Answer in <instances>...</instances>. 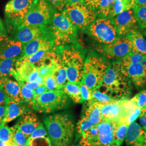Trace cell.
<instances>
[{
    "mask_svg": "<svg viewBox=\"0 0 146 146\" xmlns=\"http://www.w3.org/2000/svg\"><path fill=\"white\" fill-rule=\"evenodd\" d=\"M43 121L52 146H70L76 129L72 115L56 113L46 116Z\"/></svg>",
    "mask_w": 146,
    "mask_h": 146,
    "instance_id": "6da1fadb",
    "label": "cell"
},
{
    "mask_svg": "<svg viewBox=\"0 0 146 146\" xmlns=\"http://www.w3.org/2000/svg\"><path fill=\"white\" fill-rule=\"evenodd\" d=\"M55 50L66 71L68 82L80 84L84 76L86 59L84 49L75 43L55 47Z\"/></svg>",
    "mask_w": 146,
    "mask_h": 146,
    "instance_id": "7a4b0ae2",
    "label": "cell"
},
{
    "mask_svg": "<svg viewBox=\"0 0 146 146\" xmlns=\"http://www.w3.org/2000/svg\"><path fill=\"white\" fill-rule=\"evenodd\" d=\"M131 80L122 71L119 60L110 63L100 88L104 87V93L116 99H128L131 94Z\"/></svg>",
    "mask_w": 146,
    "mask_h": 146,
    "instance_id": "3957f363",
    "label": "cell"
},
{
    "mask_svg": "<svg viewBox=\"0 0 146 146\" xmlns=\"http://www.w3.org/2000/svg\"><path fill=\"white\" fill-rule=\"evenodd\" d=\"M110 63L101 55L90 52L85 59L84 76L81 82L92 90L99 89Z\"/></svg>",
    "mask_w": 146,
    "mask_h": 146,
    "instance_id": "277c9868",
    "label": "cell"
},
{
    "mask_svg": "<svg viewBox=\"0 0 146 146\" xmlns=\"http://www.w3.org/2000/svg\"><path fill=\"white\" fill-rule=\"evenodd\" d=\"M50 26L55 47L76 43L78 29L62 12L54 11Z\"/></svg>",
    "mask_w": 146,
    "mask_h": 146,
    "instance_id": "5b68a950",
    "label": "cell"
},
{
    "mask_svg": "<svg viewBox=\"0 0 146 146\" xmlns=\"http://www.w3.org/2000/svg\"><path fill=\"white\" fill-rule=\"evenodd\" d=\"M69 104V98L62 89L47 91L35 95L33 110L41 113L50 114L67 108Z\"/></svg>",
    "mask_w": 146,
    "mask_h": 146,
    "instance_id": "8992f818",
    "label": "cell"
},
{
    "mask_svg": "<svg viewBox=\"0 0 146 146\" xmlns=\"http://www.w3.org/2000/svg\"><path fill=\"white\" fill-rule=\"evenodd\" d=\"M62 13L78 29L84 31L88 29L97 17L96 11L82 2L67 4Z\"/></svg>",
    "mask_w": 146,
    "mask_h": 146,
    "instance_id": "52a82bcc",
    "label": "cell"
},
{
    "mask_svg": "<svg viewBox=\"0 0 146 146\" xmlns=\"http://www.w3.org/2000/svg\"><path fill=\"white\" fill-rule=\"evenodd\" d=\"M85 31L101 44L111 43L119 37L110 17H97Z\"/></svg>",
    "mask_w": 146,
    "mask_h": 146,
    "instance_id": "ba28073f",
    "label": "cell"
},
{
    "mask_svg": "<svg viewBox=\"0 0 146 146\" xmlns=\"http://www.w3.org/2000/svg\"><path fill=\"white\" fill-rule=\"evenodd\" d=\"M54 11L48 0H37L16 29L27 26L49 25Z\"/></svg>",
    "mask_w": 146,
    "mask_h": 146,
    "instance_id": "9c48e42d",
    "label": "cell"
},
{
    "mask_svg": "<svg viewBox=\"0 0 146 146\" xmlns=\"http://www.w3.org/2000/svg\"><path fill=\"white\" fill-rule=\"evenodd\" d=\"M37 0H11L5 5V21L9 31H14Z\"/></svg>",
    "mask_w": 146,
    "mask_h": 146,
    "instance_id": "30bf717a",
    "label": "cell"
},
{
    "mask_svg": "<svg viewBox=\"0 0 146 146\" xmlns=\"http://www.w3.org/2000/svg\"><path fill=\"white\" fill-rule=\"evenodd\" d=\"M135 106L128 99L115 100L110 104L102 105L101 107V116L102 120L118 122L125 120Z\"/></svg>",
    "mask_w": 146,
    "mask_h": 146,
    "instance_id": "8fae6325",
    "label": "cell"
},
{
    "mask_svg": "<svg viewBox=\"0 0 146 146\" xmlns=\"http://www.w3.org/2000/svg\"><path fill=\"white\" fill-rule=\"evenodd\" d=\"M96 49L109 61H119L131 53V41L126 35L119 37L111 43L97 45Z\"/></svg>",
    "mask_w": 146,
    "mask_h": 146,
    "instance_id": "7c38bea8",
    "label": "cell"
},
{
    "mask_svg": "<svg viewBox=\"0 0 146 146\" xmlns=\"http://www.w3.org/2000/svg\"><path fill=\"white\" fill-rule=\"evenodd\" d=\"M12 32L13 37L21 42L23 46L38 38L53 37L50 25L22 27Z\"/></svg>",
    "mask_w": 146,
    "mask_h": 146,
    "instance_id": "4fadbf2b",
    "label": "cell"
},
{
    "mask_svg": "<svg viewBox=\"0 0 146 146\" xmlns=\"http://www.w3.org/2000/svg\"><path fill=\"white\" fill-rule=\"evenodd\" d=\"M120 63L122 71L136 88H143L146 87V60L139 63Z\"/></svg>",
    "mask_w": 146,
    "mask_h": 146,
    "instance_id": "5bb4252c",
    "label": "cell"
},
{
    "mask_svg": "<svg viewBox=\"0 0 146 146\" xmlns=\"http://www.w3.org/2000/svg\"><path fill=\"white\" fill-rule=\"evenodd\" d=\"M119 37L127 35L136 29L137 21L133 9L124 11L111 18Z\"/></svg>",
    "mask_w": 146,
    "mask_h": 146,
    "instance_id": "9a60e30c",
    "label": "cell"
},
{
    "mask_svg": "<svg viewBox=\"0 0 146 146\" xmlns=\"http://www.w3.org/2000/svg\"><path fill=\"white\" fill-rule=\"evenodd\" d=\"M23 44L8 36L5 33L0 36V60L19 58L21 56Z\"/></svg>",
    "mask_w": 146,
    "mask_h": 146,
    "instance_id": "2e32d148",
    "label": "cell"
},
{
    "mask_svg": "<svg viewBox=\"0 0 146 146\" xmlns=\"http://www.w3.org/2000/svg\"><path fill=\"white\" fill-rule=\"evenodd\" d=\"M13 75L19 83L21 82H34L36 81L40 76V73L38 68L34 64L17 59Z\"/></svg>",
    "mask_w": 146,
    "mask_h": 146,
    "instance_id": "e0dca14e",
    "label": "cell"
},
{
    "mask_svg": "<svg viewBox=\"0 0 146 146\" xmlns=\"http://www.w3.org/2000/svg\"><path fill=\"white\" fill-rule=\"evenodd\" d=\"M53 37H41L32 40L23 46L21 56L19 59H23L42 50H52L55 48Z\"/></svg>",
    "mask_w": 146,
    "mask_h": 146,
    "instance_id": "ac0fdd59",
    "label": "cell"
},
{
    "mask_svg": "<svg viewBox=\"0 0 146 146\" xmlns=\"http://www.w3.org/2000/svg\"><path fill=\"white\" fill-rule=\"evenodd\" d=\"M117 122L102 120L98 125V134L94 146H111L114 143V135Z\"/></svg>",
    "mask_w": 146,
    "mask_h": 146,
    "instance_id": "d6986e66",
    "label": "cell"
},
{
    "mask_svg": "<svg viewBox=\"0 0 146 146\" xmlns=\"http://www.w3.org/2000/svg\"><path fill=\"white\" fill-rule=\"evenodd\" d=\"M128 146H146V131L135 121L129 124L125 139Z\"/></svg>",
    "mask_w": 146,
    "mask_h": 146,
    "instance_id": "ffe728a7",
    "label": "cell"
},
{
    "mask_svg": "<svg viewBox=\"0 0 146 146\" xmlns=\"http://www.w3.org/2000/svg\"><path fill=\"white\" fill-rule=\"evenodd\" d=\"M40 123L37 115L29 110L20 116L15 126L29 138Z\"/></svg>",
    "mask_w": 146,
    "mask_h": 146,
    "instance_id": "44dd1931",
    "label": "cell"
},
{
    "mask_svg": "<svg viewBox=\"0 0 146 146\" xmlns=\"http://www.w3.org/2000/svg\"><path fill=\"white\" fill-rule=\"evenodd\" d=\"M81 115L87 117L94 125H98L102 121L101 107L103 104H100L92 100L85 101Z\"/></svg>",
    "mask_w": 146,
    "mask_h": 146,
    "instance_id": "7402d4cb",
    "label": "cell"
},
{
    "mask_svg": "<svg viewBox=\"0 0 146 146\" xmlns=\"http://www.w3.org/2000/svg\"><path fill=\"white\" fill-rule=\"evenodd\" d=\"M29 110L31 109L25 103L9 100L5 106V116L3 123L7 125Z\"/></svg>",
    "mask_w": 146,
    "mask_h": 146,
    "instance_id": "603a6c76",
    "label": "cell"
},
{
    "mask_svg": "<svg viewBox=\"0 0 146 146\" xmlns=\"http://www.w3.org/2000/svg\"><path fill=\"white\" fill-rule=\"evenodd\" d=\"M0 86L4 91L9 100L16 102L25 103L21 93V87L20 84L14 78H8Z\"/></svg>",
    "mask_w": 146,
    "mask_h": 146,
    "instance_id": "cb8c5ba5",
    "label": "cell"
},
{
    "mask_svg": "<svg viewBox=\"0 0 146 146\" xmlns=\"http://www.w3.org/2000/svg\"><path fill=\"white\" fill-rule=\"evenodd\" d=\"M126 36L131 41V52H140L146 54V40L141 33L135 29Z\"/></svg>",
    "mask_w": 146,
    "mask_h": 146,
    "instance_id": "d4e9b609",
    "label": "cell"
},
{
    "mask_svg": "<svg viewBox=\"0 0 146 146\" xmlns=\"http://www.w3.org/2000/svg\"><path fill=\"white\" fill-rule=\"evenodd\" d=\"M18 58L0 60V84L8 78H14L13 72L15 70Z\"/></svg>",
    "mask_w": 146,
    "mask_h": 146,
    "instance_id": "484cf974",
    "label": "cell"
},
{
    "mask_svg": "<svg viewBox=\"0 0 146 146\" xmlns=\"http://www.w3.org/2000/svg\"><path fill=\"white\" fill-rule=\"evenodd\" d=\"M62 90L69 98L75 104H82L84 101L80 91L79 84L68 82L63 87Z\"/></svg>",
    "mask_w": 146,
    "mask_h": 146,
    "instance_id": "4316f807",
    "label": "cell"
},
{
    "mask_svg": "<svg viewBox=\"0 0 146 146\" xmlns=\"http://www.w3.org/2000/svg\"><path fill=\"white\" fill-rule=\"evenodd\" d=\"M55 49V48H54ZM54 49L52 50H42L35 53L30 56L19 60L27 61L34 64L37 67L44 62L48 58L51 57L54 52Z\"/></svg>",
    "mask_w": 146,
    "mask_h": 146,
    "instance_id": "83f0119b",
    "label": "cell"
},
{
    "mask_svg": "<svg viewBox=\"0 0 146 146\" xmlns=\"http://www.w3.org/2000/svg\"><path fill=\"white\" fill-rule=\"evenodd\" d=\"M129 124L125 120H121L117 122L115 126L114 142L117 146H121L125 140Z\"/></svg>",
    "mask_w": 146,
    "mask_h": 146,
    "instance_id": "f1b7e54d",
    "label": "cell"
},
{
    "mask_svg": "<svg viewBox=\"0 0 146 146\" xmlns=\"http://www.w3.org/2000/svg\"><path fill=\"white\" fill-rule=\"evenodd\" d=\"M98 134L97 125L93 126L80 136L79 146H94Z\"/></svg>",
    "mask_w": 146,
    "mask_h": 146,
    "instance_id": "f546056e",
    "label": "cell"
},
{
    "mask_svg": "<svg viewBox=\"0 0 146 146\" xmlns=\"http://www.w3.org/2000/svg\"><path fill=\"white\" fill-rule=\"evenodd\" d=\"M52 75H54V78H55V80L58 84L59 89H62L63 87L64 86V85L68 82V78H67L66 71L64 68L63 67L58 56L56 67Z\"/></svg>",
    "mask_w": 146,
    "mask_h": 146,
    "instance_id": "4dcf8cb0",
    "label": "cell"
},
{
    "mask_svg": "<svg viewBox=\"0 0 146 146\" xmlns=\"http://www.w3.org/2000/svg\"><path fill=\"white\" fill-rule=\"evenodd\" d=\"M115 0H101L98 8L96 10L97 17H113Z\"/></svg>",
    "mask_w": 146,
    "mask_h": 146,
    "instance_id": "1f68e13d",
    "label": "cell"
},
{
    "mask_svg": "<svg viewBox=\"0 0 146 146\" xmlns=\"http://www.w3.org/2000/svg\"><path fill=\"white\" fill-rule=\"evenodd\" d=\"M12 145L15 146L28 145L29 137L20 131L15 125L11 127Z\"/></svg>",
    "mask_w": 146,
    "mask_h": 146,
    "instance_id": "d6a6232c",
    "label": "cell"
},
{
    "mask_svg": "<svg viewBox=\"0 0 146 146\" xmlns=\"http://www.w3.org/2000/svg\"><path fill=\"white\" fill-rule=\"evenodd\" d=\"M116 99L113 98L109 95L100 91L99 89L95 90L92 91V98L91 100L99 103L100 104H110L115 101Z\"/></svg>",
    "mask_w": 146,
    "mask_h": 146,
    "instance_id": "836d02e7",
    "label": "cell"
},
{
    "mask_svg": "<svg viewBox=\"0 0 146 146\" xmlns=\"http://www.w3.org/2000/svg\"><path fill=\"white\" fill-rule=\"evenodd\" d=\"M133 9L139 26L142 28H146V5H135Z\"/></svg>",
    "mask_w": 146,
    "mask_h": 146,
    "instance_id": "e575fe53",
    "label": "cell"
},
{
    "mask_svg": "<svg viewBox=\"0 0 146 146\" xmlns=\"http://www.w3.org/2000/svg\"><path fill=\"white\" fill-rule=\"evenodd\" d=\"M20 85L21 87V93L25 103L30 109L33 110L35 98V93L34 90H32L31 89L27 88L22 84Z\"/></svg>",
    "mask_w": 146,
    "mask_h": 146,
    "instance_id": "d590c367",
    "label": "cell"
},
{
    "mask_svg": "<svg viewBox=\"0 0 146 146\" xmlns=\"http://www.w3.org/2000/svg\"><path fill=\"white\" fill-rule=\"evenodd\" d=\"M146 60V54L131 52L120 60L122 63H139Z\"/></svg>",
    "mask_w": 146,
    "mask_h": 146,
    "instance_id": "8d00e7d4",
    "label": "cell"
},
{
    "mask_svg": "<svg viewBox=\"0 0 146 146\" xmlns=\"http://www.w3.org/2000/svg\"><path fill=\"white\" fill-rule=\"evenodd\" d=\"M94 125L87 117L81 115L76 127L78 136L80 137L86 131H88Z\"/></svg>",
    "mask_w": 146,
    "mask_h": 146,
    "instance_id": "74e56055",
    "label": "cell"
},
{
    "mask_svg": "<svg viewBox=\"0 0 146 146\" xmlns=\"http://www.w3.org/2000/svg\"><path fill=\"white\" fill-rule=\"evenodd\" d=\"M131 102L141 110L146 107V90L140 92L131 100Z\"/></svg>",
    "mask_w": 146,
    "mask_h": 146,
    "instance_id": "f35d334b",
    "label": "cell"
},
{
    "mask_svg": "<svg viewBox=\"0 0 146 146\" xmlns=\"http://www.w3.org/2000/svg\"><path fill=\"white\" fill-rule=\"evenodd\" d=\"M0 140L9 145L12 144L11 127L3 123L0 125Z\"/></svg>",
    "mask_w": 146,
    "mask_h": 146,
    "instance_id": "ab89813d",
    "label": "cell"
},
{
    "mask_svg": "<svg viewBox=\"0 0 146 146\" xmlns=\"http://www.w3.org/2000/svg\"><path fill=\"white\" fill-rule=\"evenodd\" d=\"M43 78V85L47 89V91H53L59 90L58 84L52 74L48 75Z\"/></svg>",
    "mask_w": 146,
    "mask_h": 146,
    "instance_id": "60d3db41",
    "label": "cell"
},
{
    "mask_svg": "<svg viewBox=\"0 0 146 146\" xmlns=\"http://www.w3.org/2000/svg\"><path fill=\"white\" fill-rule=\"evenodd\" d=\"M28 145L30 146H52L49 137H41L33 139H29Z\"/></svg>",
    "mask_w": 146,
    "mask_h": 146,
    "instance_id": "b9f144b4",
    "label": "cell"
},
{
    "mask_svg": "<svg viewBox=\"0 0 146 146\" xmlns=\"http://www.w3.org/2000/svg\"><path fill=\"white\" fill-rule=\"evenodd\" d=\"M128 9H129L128 8L123 0H115L114 3L113 17Z\"/></svg>",
    "mask_w": 146,
    "mask_h": 146,
    "instance_id": "7bdbcfd3",
    "label": "cell"
},
{
    "mask_svg": "<svg viewBox=\"0 0 146 146\" xmlns=\"http://www.w3.org/2000/svg\"><path fill=\"white\" fill-rule=\"evenodd\" d=\"M79 85H80L81 96H82V99L84 100V102L91 100L92 98V91L93 90H92L90 89L86 85H85L82 82H81L79 84Z\"/></svg>",
    "mask_w": 146,
    "mask_h": 146,
    "instance_id": "ee69618b",
    "label": "cell"
},
{
    "mask_svg": "<svg viewBox=\"0 0 146 146\" xmlns=\"http://www.w3.org/2000/svg\"><path fill=\"white\" fill-rule=\"evenodd\" d=\"M41 137H49L47 131H46L44 126L41 123L36 128V129L33 132L29 138L30 139H36Z\"/></svg>",
    "mask_w": 146,
    "mask_h": 146,
    "instance_id": "f6af8a7d",
    "label": "cell"
},
{
    "mask_svg": "<svg viewBox=\"0 0 146 146\" xmlns=\"http://www.w3.org/2000/svg\"><path fill=\"white\" fill-rule=\"evenodd\" d=\"M55 11L62 12L68 4L67 0H48Z\"/></svg>",
    "mask_w": 146,
    "mask_h": 146,
    "instance_id": "bcb514c9",
    "label": "cell"
},
{
    "mask_svg": "<svg viewBox=\"0 0 146 146\" xmlns=\"http://www.w3.org/2000/svg\"><path fill=\"white\" fill-rule=\"evenodd\" d=\"M141 110L137 107H136L134 110L132 111V112L130 114V115L128 116L126 119L127 122L129 125L131 123L134 122L140 115Z\"/></svg>",
    "mask_w": 146,
    "mask_h": 146,
    "instance_id": "7dc6e473",
    "label": "cell"
},
{
    "mask_svg": "<svg viewBox=\"0 0 146 146\" xmlns=\"http://www.w3.org/2000/svg\"><path fill=\"white\" fill-rule=\"evenodd\" d=\"M101 2V0H82L84 5L95 11L98 8Z\"/></svg>",
    "mask_w": 146,
    "mask_h": 146,
    "instance_id": "c3c4849f",
    "label": "cell"
},
{
    "mask_svg": "<svg viewBox=\"0 0 146 146\" xmlns=\"http://www.w3.org/2000/svg\"><path fill=\"white\" fill-rule=\"evenodd\" d=\"M19 84L24 86L27 88L31 89L32 90H35L37 87H38L40 86H41L37 81H34V82H19Z\"/></svg>",
    "mask_w": 146,
    "mask_h": 146,
    "instance_id": "681fc988",
    "label": "cell"
},
{
    "mask_svg": "<svg viewBox=\"0 0 146 146\" xmlns=\"http://www.w3.org/2000/svg\"><path fill=\"white\" fill-rule=\"evenodd\" d=\"M8 101H9V99H8L4 91L0 86V106H6Z\"/></svg>",
    "mask_w": 146,
    "mask_h": 146,
    "instance_id": "f907efd6",
    "label": "cell"
},
{
    "mask_svg": "<svg viewBox=\"0 0 146 146\" xmlns=\"http://www.w3.org/2000/svg\"><path fill=\"white\" fill-rule=\"evenodd\" d=\"M5 114V106H0V125L3 122Z\"/></svg>",
    "mask_w": 146,
    "mask_h": 146,
    "instance_id": "816d5d0a",
    "label": "cell"
},
{
    "mask_svg": "<svg viewBox=\"0 0 146 146\" xmlns=\"http://www.w3.org/2000/svg\"><path fill=\"white\" fill-rule=\"evenodd\" d=\"M47 89L43 86V85H41L38 87H37L35 90V95H40V94H43L44 92H47Z\"/></svg>",
    "mask_w": 146,
    "mask_h": 146,
    "instance_id": "f5cc1de1",
    "label": "cell"
},
{
    "mask_svg": "<svg viewBox=\"0 0 146 146\" xmlns=\"http://www.w3.org/2000/svg\"><path fill=\"white\" fill-rule=\"evenodd\" d=\"M139 117L141 127L146 131V115H143Z\"/></svg>",
    "mask_w": 146,
    "mask_h": 146,
    "instance_id": "db71d44e",
    "label": "cell"
},
{
    "mask_svg": "<svg viewBox=\"0 0 146 146\" xmlns=\"http://www.w3.org/2000/svg\"><path fill=\"white\" fill-rule=\"evenodd\" d=\"M3 33H5V27L2 21L0 19V36Z\"/></svg>",
    "mask_w": 146,
    "mask_h": 146,
    "instance_id": "11a10c76",
    "label": "cell"
},
{
    "mask_svg": "<svg viewBox=\"0 0 146 146\" xmlns=\"http://www.w3.org/2000/svg\"><path fill=\"white\" fill-rule=\"evenodd\" d=\"M146 5V0H136L135 5Z\"/></svg>",
    "mask_w": 146,
    "mask_h": 146,
    "instance_id": "9f6ffc18",
    "label": "cell"
},
{
    "mask_svg": "<svg viewBox=\"0 0 146 146\" xmlns=\"http://www.w3.org/2000/svg\"><path fill=\"white\" fill-rule=\"evenodd\" d=\"M68 4L69 3H75L78 2H82V0H67Z\"/></svg>",
    "mask_w": 146,
    "mask_h": 146,
    "instance_id": "6f0895ef",
    "label": "cell"
},
{
    "mask_svg": "<svg viewBox=\"0 0 146 146\" xmlns=\"http://www.w3.org/2000/svg\"><path fill=\"white\" fill-rule=\"evenodd\" d=\"M143 115H146V107L144 109H143L141 110V113H140V115L139 117H140L141 116H143Z\"/></svg>",
    "mask_w": 146,
    "mask_h": 146,
    "instance_id": "680465c9",
    "label": "cell"
},
{
    "mask_svg": "<svg viewBox=\"0 0 146 146\" xmlns=\"http://www.w3.org/2000/svg\"><path fill=\"white\" fill-rule=\"evenodd\" d=\"M11 145H9L0 140V146H10Z\"/></svg>",
    "mask_w": 146,
    "mask_h": 146,
    "instance_id": "91938a15",
    "label": "cell"
},
{
    "mask_svg": "<svg viewBox=\"0 0 146 146\" xmlns=\"http://www.w3.org/2000/svg\"><path fill=\"white\" fill-rule=\"evenodd\" d=\"M111 146H116V145H115V143H114H114H113V145H111Z\"/></svg>",
    "mask_w": 146,
    "mask_h": 146,
    "instance_id": "94428289",
    "label": "cell"
},
{
    "mask_svg": "<svg viewBox=\"0 0 146 146\" xmlns=\"http://www.w3.org/2000/svg\"><path fill=\"white\" fill-rule=\"evenodd\" d=\"M14 146V145H12V144H11V146Z\"/></svg>",
    "mask_w": 146,
    "mask_h": 146,
    "instance_id": "6125c7cd",
    "label": "cell"
},
{
    "mask_svg": "<svg viewBox=\"0 0 146 146\" xmlns=\"http://www.w3.org/2000/svg\"><path fill=\"white\" fill-rule=\"evenodd\" d=\"M30 146L29 145H26V146Z\"/></svg>",
    "mask_w": 146,
    "mask_h": 146,
    "instance_id": "be15d7a7",
    "label": "cell"
},
{
    "mask_svg": "<svg viewBox=\"0 0 146 146\" xmlns=\"http://www.w3.org/2000/svg\"><path fill=\"white\" fill-rule=\"evenodd\" d=\"M145 35H146V33H145Z\"/></svg>",
    "mask_w": 146,
    "mask_h": 146,
    "instance_id": "e7e4bbea",
    "label": "cell"
}]
</instances>
